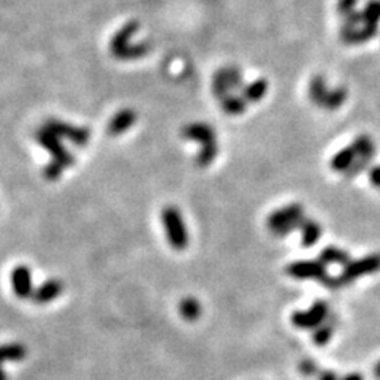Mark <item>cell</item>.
<instances>
[{
  "label": "cell",
  "instance_id": "obj_1",
  "mask_svg": "<svg viewBox=\"0 0 380 380\" xmlns=\"http://www.w3.org/2000/svg\"><path fill=\"white\" fill-rule=\"evenodd\" d=\"M287 274L295 277L298 281L314 279L318 281L328 289H339L341 282L337 277H333L326 273V266L320 260H306V261H295L287 266Z\"/></svg>",
  "mask_w": 380,
  "mask_h": 380
},
{
  "label": "cell",
  "instance_id": "obj_2",
  "mask_svg": "<svg viewBox=\"0 0 380 380\" xmlns=\"http://www.w3.org/2000/svg\"><path fill=\"white\" fill-rule=\"evenodd\" d=\"M162 224L165 227L168 243L173 249L182 250L189 244V235L184 224L181 211L174 206H167L162 211Z\"/></svg>",
  "mask_w": 380,
  "mask_h": 380
},
{
  "label": "cell",
  "instance_id": "obj_3",
  "mask_svg": "<svg viewBox=\"0 0 380 380\" xmlns=\"http://www.w3.org/2000/svg\"><path fill=\"white\" fill-rule=\"evenodd\" d=\"M35 140L53 156L54 163H58V165H60L64 169L73 165V156H71L62 143H60V138L56 136L54 133L48 130L46 127L40 128V130L35 133Z\"/></svg>",
  "mask_w": 380,
  "mask_h": 380
},
{
  "label": "cell",
  "instance_id": "obj_4",
  "mask_svg": "<svg viewBox=\"0 0 380 380\" xmlns=\"http://www.w3.org/2000/svg\"><path fill=\"white\" fill-rule=\"evenodd\" d=\"M380 270V255L379 254H372L368 257H363V259L351 261V263L344 266L341 276L337 277L341 285H347L358 279L359 276L364 274H372L376 271Z\"/></svg>",
  "mask_w": 380,
  "mask_h": 380
},
{
  "label": "cell",
  "instance_id": "obj_5",
  "mask_svg": "<svg viewBox=\"0 0 380 380\" xmlns=\"http://www.w3.org/2000/svg\"><path fill=\"white\" fill-rule=\"evenodd\" d=\"M328 316H330V307H328L326 302L316 301L311 306V309L295 312L292 316V323L296 328H301V330H316L317 326H320L326 320Z\"/></svg>",
  "mask_w": 380,
  "mask_h": 380
},
{
  "label": "cell",
  "instance_id": "obj_6",
  "mask_svg": "<svg viewBox=\"0 0 380 380\" xmlns=\"http://www.w3.org/2000/svg\"><path fill=\"white\" fill-rule=\"evenodd\" d=\"M45 127L48 128V130L53 132L56 136L67 138V140H70L76 146L87 145V141H89V138H91V132L87 130V128L73 127V126L65 124V122L58 121V119L46 121Z\"/></svg>",
  "mask_w": 380,
  "mask_h": 380
},
{
  "label": "cell",
  "instance_id": "obj_7",
  "mask_svg": "<svg viewBox=\"0 0 380 380\" xmlns=\"http://www.w3.org/2000/svg\"><path fill=\"white\" fill-rule=\"evenodd\" d=\"M12 285L13 292L18 298H30L34 294L32 287V274H30V270L27 266L19 265L12 271Z\"/></svg>",
  "mask_w": 380,
  "mask_h": 380
},
{
  "label": "cell",
  "instance_id": "obj_8",
  "mask_svg": "<svg viewBox=\"0 0 380 380\" xmlns=\"http://www.w3.org/2000/svg\"><path fill=\"white\" fill-rule=\"evenodd\" d=\"M305 215V209H302V206L300 203H292V204H287V206L277 209V211H274L273 214L268 217V227L271 232L276 228L282 227V225L285 224H290L294 222V220L300 219Z\"/></svg>",
  "mask_w": 380,
  "mask_h": 380
},
{
  "label": "cell",
  "instance_id": "obj_9",
  "mask_svg": "<svg viewBox=\"0 0 380 380\" xmlns=\"http://www.w3.org/2000/svg\"><path fill=\"white\" fill-rule=\"evenodd\" d=\"M64 290V284L58 279H49L43 282L42 285L38 287L37 290H34L32 294V301L37 302V305H46V302L54 301Z\"/></svg>",
  "mask_w": 380,
  "mask_h": 380
},
{
  "label": "cell",
  "instance_id": "obj_10",
  "mask_svg": "<svg viewBox=\"0 0 380 380\" xmlns=\"http://www.w3.org/2000/svg\"><path fill=\"white\" fill-rule=\"evenodd\" d=\"M182 136L186 140H193L197 143H202V146L209 145V143L215 141V133L206 124H190L182 128Z\"/></svg>",
  "mask_w": 380,
  "mask_h": 380
},
{
  "label": "cell",
  "instance_id": "obj_11",
  "mask_svg": "<svg viewBox=\"0 0 380 380\" xmlns=\"http://www.w3.org/2000/svg\"><path fill=\"white\" fill-rule=\"evenodd\" d=\"M27 355V348L23 344H5L0 346V380H7V374L2 369L3 361H21Z\"/></svg>",
  "mask_w": 380,
  "mask_h": 380
},
{
  "label": "cell",
  "instance_id": "obj_12",
  "mask_svg": "<svg viewBox=\"0 0 380 380\" xmlns=\"http://www.w3.org/2000/svg\"><path fill=\"white\" fill-rule=\"evenodd\" d=\"M135 121H136L135 111L122 110L110 121V124H108V132H110V135H121V133L127 132L128 128L135 124Z\"/></svg>",
  "mask_w": 380,
  "mask_h": 380
},
{
  "label": "cell",
  "instance_id": "obj_13",
  "mask_svg": "<svg viewBox=\"0 0 380 380\" xmlns=\"http://www.w3.org/2000/svg\"><path fill=\"white\" fill-rule=\"evenodd\" d=\"M357 158V152L355 149L352 147V145L348 147H344L339 151L335 157L331 158V169H335V171H341V173H346L348 168L352 167V163L355 162Z\"/></svg>",
  "mask_w": 380,
  "mask_h": 380
},
{
  "label": "cell",
  "instance_id": "obj_14",
  "mask_svg": "<svg viewBox=\"0 0 380 380\" xmlns=\"http://www.w3.org/2000/svg\"><path fill=\"white\" fill-rule=\"evenodd\" d=\"M300 230L302 233L301 244L305 246V248H312V246H314L322 236L320 225H318L316 220H311V219H305V222L301 224Z\"/></svg>",
  "mask_w": 380,
  "mask_h": 380
},
{
  "label": "cell",
  "instance_id": "obj_15",
  "mask_svg": "<svg viewBox=\"0 0 380 380\" xmlns=\"http://www.w3.org/2000/svg\"><path fill=\"white\" fill-rule=\"evenodd\" d=\"M320 261L323 265H342L346 266L351 263V255L346 250L339 248H326L322 250L320 254Z\"/></svg>",
  "mask_w": 380,
  "mask_h": 380
},
{
  "label": "cell",
  "instance_id": "obj_16",
  "mask_svg": "<svg viewBox=\"0 0 380 380\" xmlns=\"http://www.w3.org/2000/svg\"><path fill=\"white\" fill-rule=\"evenodd\" d=\"M179 312H181L184 320L195 322L202 316V305H200L198 300H195V298H186V300H182L181 305H179Z\"/></svg>",
  "mask_w": 380,
  "mask_h": 380
},
{
  "label": "cell",
  "instance_id": "obj_17",
  "mask_svg": "<svg viewBox=\"0 0 380 380\" xmlns=\"http://www.w3.org/2000/svg\"><path fill=\"white\" fill-rule=\"evenodd\" d=\"M352 147L355 149L357 157H364V158H374L376 156V146H374L372 140L366 135H359L352 143Z\"/></svg>",
  "mask_w": 380,
  "mask_h": 380
},
{
  "label": "cell",
  "instance_id": "obj_18",
  "mask_svg": "<svg viewBox=\"0 0 380 380\" xmlns=\"http://www.w3.org/2000/svg\"><path fill=\"white\" fill-rule=\"evenodd\" d=\"M333 331H335V325H333L331 320H326L322 323L320 326H317L316 330H312V341H314L316 346H326L333 337Z\"/></svg>",
  "mask_w": 380,
  "mask_h": 380
},
{
  "label": "cell",
  "instance_id": "obj_19",
  "mask_svg": "<svg viewBox=\"0 0 380 380\" xmlns=\"http://www.w3.org/2000/svg\"><path fill=\"white\" fill-rule=\"evenodd\" d=\"M363 24L366 25H376L379 27L380 23V0H369L366 7L361 12Z\"/></svg>",
  "mask_w": 380,
  "mask_h": 380
},
{
  "label": "cell",
  "instance_id": "obj_20",
  "mask_svg": "<svg viewBox=\"0 0 380 380\" xmlns=\"http://www.w3.org/2000/svg\"><path fill=\"white\" fill-rule=\"evenodd\" d=\"M309 95H311V100L314 102L316 105L322 106L323 100H325L326 95H328V89H326L325 80H323L322 76H316V78L312 80L311 89H309Z\"/></svg>",
  "mask_w": 380,
  "mask_h": 380
},
{
  "label": "cell",
  "instance_id": "obj_21",
  "mask_svg": "<svg viewBox=\"0 0 380 380\" xmlns=\"http://www.w3.org/2000/svg\"><path fill=\"white\" fill-rule=\"evenodd\" d=\"M347 99V91L344 87H337L335 91H328L326 99L323 100L322 108H326V110H336V108L341 106Z\"/></svg>",
  "mask_w": 380,
  "mask_h": 380
},
{
  "label": "cell",
  "instance_id": "obj_22",
  "mask_svg": "<svg viewBox=\"0 0 380 380\" xmlns=\"http://www.w3.org/2000/svg\"><path fill=\"white\" fill-rule=\"evenodd\" d=\"M217 151H219L217 141L209 143V145L202 146V151H200L198 156H197L198 167H208L209 163H211L214 161V158L217 157Z\"/></svg>",
  "mask_w": 380,
  "mask_h": 380
},
{
  "label": "cell",
  "instance_id": "obj_23",
  "mask_svg": "<svg viewBox=\"0 0 380 380\" xmlns=\"http://www.w3.org/2000/svg\"><path fill=\"white\" fill-rule=\"evenodd\" d=\"M222 108L227 115H241L246 110V100L241 99V97L227 95L222 99Z\"/></svg>",
  "mask_w": 380,
  "mask_h": 380
},
{
  "label": "cell",
  "instance_id": "obj_24",
  "mask_svg": "<svg viewBox=\"0 0 380 380\" xmlns=\"http://www.w3.org/2000/svg\"><path fill=\"white\" fill-rule=\"evenodd\" d=\"M266 89H268V84H266L263 80L257 81V83L250 84L248 89L244 91V100L259 102L260 99H263V95L266 94Z\"/></svg>",
  "mask_w": 380,
  "mask_h": 380
},
{
  "label": "cell",
  "instance_id": "obj_25",
  "mask_svg": "<svg viewBox=\"0 0 380 380\" xmlns=\"http://www.w3.org/2000/svg\"><path fill=\"white\" fill-rule=\"evenodd\" d=\"M305 215H302V217H300V219H296V220H294V222H290V224H285V225H282V227H279V228H276V230H273V235H276V236H281V238H282V236H287V235H289V233H292V232H295V230H300V227H301V224L302 222H305Z\"/></svg>",
  "mask_w": 380,
  "mask_h": 380
},
{
  "label": "cell",
  "instance_id": "obj_26",
  "mask_svg": "<svg viewBox=\"0 0 380 380\" xmlns=\"http://www.w3.org/2000/svg\"><path fill=\"white\" fill-rule=\"evenodd\" d=\"M62 173H64V168L60 165H58V163H54V162H51L49 165H46L45 171H43L45 178L48 179V181H58Z\"/></svg>",
  "mask_w": 380,
  "mask_h": 380
},
{
  "label": "cell",
  "instance_id": "obj_27",
  "mask_svg": "<svg viewBox=\"0 0 380 380\" xmlns=\"http://www.w3.org/2000/svg\"><path fill=\"white\" fill-rule=\"evenodd\" d=\"M357 3H358V0H339L337 12L341 13V14H344V16H346V14L355 12Z\"/></svg>",
  "mask_w": 380,
  "mask_h": 380
},
{
  "label": "cell",
  "instance_id": "obj_28",
  "mask_svg": "<svg viewBox=\"0 0 380 380\" xmlns=\"http://www.w3.org/2000/svg\"><path fill=\"white\" fill-rule=\"evenodd\" d=\"M300 371L305 374V376H314V374L318 372V368L312 359H305V361L300 364Z\"/></svg>",
  "mask_w": 380,
  "mask_h": 380
},
{
  "label": "cell",
  "instance_id": "obj_29",
  "mask_svg": "<svg viewBox=\"0 0 380 380\" xmlns=\"http://www.w3.org/2000/svg\"><path fill=\"white\" fill-rule=\"evenodd\" d=\"M369 181H371L374 187L380 189V165L372 167L369 169Z\"/></svg>",
  "mask_w": 380,
  "mask_h": 380
},
{
  "label": "cell",
  "instance_id": "obj_30",
  "mask_svg": "<svg viewBox=\"0 0 380 380\" xmlns=\"http://www.w3.org/2000/svg\"><path fill=\"white\" fill-rule=\"evenodd\" d=\"M318 380H337V376H336L335 372L328 371V372H323Z\"/></svg>",
  "mask_w": 380,
  "mask_h": 380
},
{
  "label": "cell",
  "instance_id": "obj_31",
  "mask_svg": "<svg viewBox=\"0 0 380 380\" xmlns=\"http://www.w3.org/2000/svg\"><path fill=\"white\" fill-rule=\"evenodd\" d=\"M342 380H363V377L359 374H348L347 377H344Z\"/></svg>",
  "mask_w": 380,
  "mask_h": 380
},
{
  "label": "cell",
  "instance_id": "obj_32",
  "mask_svg": "<svg viewBox=\"0 0 380 380\" xmlns=\"http://www.w3.org/2000/svg\"><path fill=\"white\" fill-rule=\"evenodd\" d=\"M374 374H376V377H379V379H380V361L377 363L376 369H374Z\"/></svg>",
  "mask_w": 380,
  "mask_h": 380
}]
</instances>
